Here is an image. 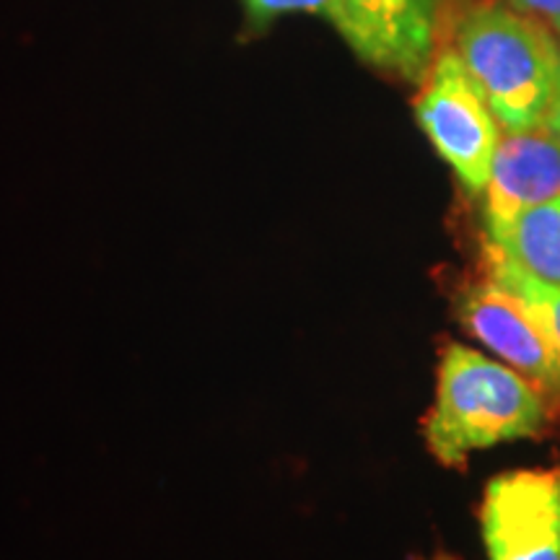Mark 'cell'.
<instances>
[{
  "label": "cell",
  "instance_id": "cell-2",
  "mask_svg": "<svg viewBox=\"0 0 560 560\" xmlns=\"http://www.w3.org/2000/svg\"><path fill=\"white\" fill-rule=\"evenodd\" d=\"M457 55L503 130L548 120L560 83V50L540 24L503 5H478L462 19Z\"/></svg>",
  "mask_w": 560,
  "mask_h": 560
},
{
  "label": "cell",
  "instance_id": "cell-6",
  "mask_svg": "<svg viewBox=\"0 0 560 560\" xmlns=\"http://www.w3.org/2000/svg\"><path fill=\"white\" fill-rule=\"evenodd\" d=\"M444 0H340L338 32L371 66L402 79L429 70Z\"/></svg>",
  "mask_w": 560,
  "mask_h": 560
},
{
  "label": "cell",
  "instance_id": "cell-14",
  "mask_svg": "<svg viewBox=\"0 0 560 560\" xmlns=\"http://www.w3.org/2000/svg\"><path fill=\"white\" fill-rule=\"evenodd\" d=\"M558 32H560V30H558Z\"/></svg>",
  "mask_w": 560,
  "mask_h": 560
},
{
  "label": "cell",
  "instance_id": "cell-12",
  "mask_svg": "<svg viewBox=\"0 0 560 560\" xmlns=\"http://www.w3.org/2000/svg\"><path fill=\"white\" fill-rule=\"evenodd\" d=\"M550 125L552 130L558 132L560 136V83H558V94H556V102H552V107H550V112H548V120H545Z\"/></svg>",
  "mask_w": 560,
  "mask_h": 560
},
{
  "label": "cell",
  "instance_id": "cell-8",
  "mask_svg": "<svg viewBox=\"0 0 560 560\" xmlns=\"http://www.w3.org/2000/svg\"><path fill=\"white\" fill-rule=\"evenodd\" d=\"M486 249L509 257L545 283L560 285V198L529 208L506 240L486 244Z\"/></svg>",
  "mask_w": 560,
  "mask_h": 560
},
{
  "label": "cell",
  "instance_id": "cell-13",
  "mask_svg": "<svg viewBox=\"0 0 560 560\" xmlns=\"http://www.w3.org/2000/svg\"><path fill=\"white\" fill-rule=\"evenodd\" d=\"M410 560H459V558L450 556V552H436V556H431V558H410Z\"/></svg>",
  "mask_w": 560,
  "mask_h": 560
},
{
  "label": "cell",
  "instance_id": "cell-7",
  "mask_svg": "<svg viewBox=\"0 0 560 560\" xmlns=\"http://www.w3.org/2000/svg\"><path fill=\"white\" fill-rule=\"evenodd\" d=\"M457 317L465 330L501 355L527 380L560 387V359L545 327L529 306L506 285L488 280L467 285L459 293Z\"/></svg>",
  "mask_w": 560,
  "mask_h": 560
},
{
  "label": "cell",
  "instance_id": "cell-9",
  "mask_svg": "<svg viewBox=\"0 0 560 560\" xmlns=\"http://www.w3.org/2000/svg\"><path fill=\"white\" fill-rule=\"evenodd\" d=\"M486 255L488 276L499 280L501 285H506L511 293H516L529 306V312L535 314L537 322L545 327V332H548L552 348H556L560 359V285H550L540 278L529 276L514 260L495 255V252L486 249Z\"/></svg>",
  "mask_w": 560,
  "mask_h": 560
},
{
  "label": "cell",
  "instance_id": "cell-4",
  "mask_svg": "<svg viewBox=\"0 0 560 560\" xmlns=\"http://www.w3.org/2000/svg\"><path fill=\"white\" fill-rule=\"evenodd\" d=\"M490 560H560V470L495 475L480 503Z\"/></svg>",
  "mask_w": 560,
  "mask_h": 560
},
{
  "label": "cell",
  "instance_id": "cell-11",
  "mask_svg": "<svg viewBox=\"0 0 560 560\" xmlns=\"http://www.w3.org/2000/svg\"><path fill=\"white\" fill-rule=\"evenodd\" d=\"M509 3L529 16L548 19L556 30H560V0H509Z\"/></svg>",
  "mask_w": 560,
  "mask_h": 560
},
{
  "label": "cell",
  "instance_id": "cell-3",
  "mask_svg": "<svg viewBox=\"0 0 560 560\" xmlns=\"http://www.w3.org/2000/svg\"><path fill=\"white\" fill-rule=\"evenodd\" d=\"M416 117L462 185L470 192L486 190L501 140V122L457 50H444L433 60L416 100Z\"/></svg>",
  "mask_w": 560,
  "mask_h": 560
},
{
  "label": "cell",
  "instance_id": "cell-5",
  "mask_svg": "<svg viewBox=\"0 0 560 560\" xmlns=\"http://www.w3.org/2000/svg\"><path fill=\"white\" fill-rule=\"evenodd\" d=\"M488 244H499L529 208L560 198V136L548 122L501 132L486 185Z\"/></svg>",
  "mask_w": 560,
  "mask_h": 560
},
{
  "label": "cell",
  "instance_id": "cell-10",
  "mask_svg": "<svg viewBox=\"0 0 560 560\" xmlns=\"http://www.w3.org/2000/svg\"><path fill=\"white\" fill-rule=\"evenodd\" d=\"M244 3H247L252 21H257V24L293 11L319 13V16L330 19L332 24H338L340 16V0H244Z\"/></svg>",
  "mask_w": 560,
  "mask_h": 560
},
{
  "label": "cell",
  "instance_id": "cell-1",
  "mask_svg": "<svg viewBox=\"0 0 560 560\" xmlns=\"http://www.w3.org/2000/svg\"><path fill=\"white\" fill-rule=\"evenodd\" d=\"M548 402L516 369L450 342L441 350L436 400L425 416L429 452L444 467H462L472 452L540 436Z\"/></svg>",
  "mask_w": 560,
  "mask_h": 560
}]
</instances>
